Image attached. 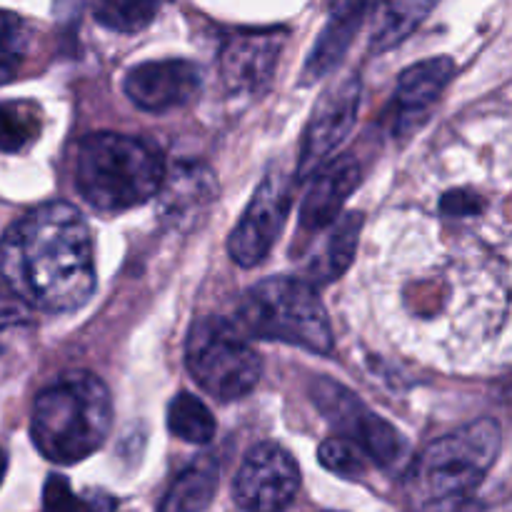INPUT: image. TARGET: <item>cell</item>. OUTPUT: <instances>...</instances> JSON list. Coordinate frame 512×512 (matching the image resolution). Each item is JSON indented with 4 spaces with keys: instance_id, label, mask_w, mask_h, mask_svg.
<instances>
[{
    "instance_id": "cell-18",
    "label": "cell",
    "mask_w": 512,
    "mask_h": 512,
    "mask_svg": "<svg viewBox=\"0 0 512 512\" xmlns=\"http://www.w3.org/2000/svg\"><path fill=\"white\" fill-rule=\"evenodd\" d=\"M218 463L210 458L198 460L190 465L165 493L160 500V510L165 512H188V510H205L215 498L218 490Z\"/></svg>"
},
{
    "instance_id": "cell-20",
    "label": "cell",
    "mask_w": 512,
    "mask_h": 512,
    "mask_svg": "<svg viewBox=\"0 0 512 512\" xmlns=\"http://www.w3.org/2000/svg\"><path fill=\"white\" fill-rule=\"evenodd\" d=\"M95 20L115 33L133 35L153 23L160 0H93Z\"/></svg>"
},
{
    "instance_id": "cell-16",
    "label": "cell",
    "mask_w": 512,
    "mask_h": 512,
    "mask_svg": "<svg viewBox=\"0 0 512 512\" xmlns=\"http://www.w3.org/2000/svg\"><path fill=\"white\" fill-rule=\"evenodd\" d=\"M328 228V238L310 255V263L305 268L303 280H308L313 288L333 283L350 268L355 250H358L360 230H363V213L338 215Z\"/></svg>"
},
{
    "instance_id": "cell-21",
    "label": "cell",
    "mask_w": 512,
    "mask_h": 512,
    "mask_svg": "<svg viewBox=\"0 0 512 512\" xmlns=\"http://www.w3.org/2000/svg\"><path fill=\"white\" fill-rule=\"evenodd\" d=\"M40 135L38 108L30 103H0V153H20Z\"/></svg>"
},
{
    "instance_id": "cell-26",
    "label": "cell",
    "mask_w": 512,
    "mask_h": 512,
    "mask_svg": "<svg viewBox=\"0 0 512 512\" xmlns=\"http://www.w3.org/2000/svg\"><path fill=\"white\" fill-rule=\"evenodd\" d=\"M23 305L20 300H8V298H0V328H8V325H15L23 320Z\"/></svg>"
},
{
    "instance_id": "cell-6",
    "label": "cell",
    "mask_w": 512,
    "mask_h": 512,
    "mask_svg": "<svg viewBox=\"0 0 512 512\" xmlns=\"http://www.w3.org/2000/svg\"><path fill=\"white\" fill-rule=\"evenodd\" d=\"M185 368L200 390L220 403H233L260 383L263 358L230 320L205 315L185 340Z\"/></svg>"
},
{
    "instance_id": "cell-8",
    "label": "cell",
    "mask_w": 512,
    "mask_h": 512,
    "mask_svg": "<svg viewBox=\"0 0 512 512\" xmlns=\"http://www.w3.org/2000/svg\"><path fill=\"white\" fill-rule=\"evenodd\" d=\"M290 200H293L290 178L278 170H270L228 238V253L240 268H255L268 258L285 228Z\"/></svg>"
},
{
    "instance_id": "cell-4",
    "label": "cell",
    "mask_w": 512,
    "mask_h": 512,
    "mask_svg": "<svg viewBox=\"0 0 512 512\" xmlns=\"http://www.w3.org/2000/svg\"><path fill=\"white\" fill-rule=\"evenodd\" d=\"M240 323L248 335L275 340L315 355L333 350V328L318 290L303 278H265L240 300Z\"/></svg>"
},
{
    "instance_id": "cell-11",
    "label": "cell",
    "mask_w": 512,
    "mask_h": 512,
    "mask_svg": "<svg viewBox=\"0 0 512 512\" xmlns=\"http://www.w3.org/2000/svg\"><path fill=\"white\" fill-rule=\"evenodd\" d=\"M203 75L190 60H148L125 73L123 90L130 103L148 113H170L193 103Z\"/></svg>"
},
{
    "instance_id": "cell-1",
    "label": "cell",
    "mask_w": 512,
    "mask_h": 512,
    "mask_svg": "<svg viewBox=\"0 0 512 512\" xmlns=\"http://www.w3.org/2000/svg\"><path fill=\"white\" fill-rule=\"evenodd\" d=\"M0 275L10 293L43 313H73L95 293L93 235L68 203L25 213L0 240Z\"/></svg>"
},
{
    "instance_id": "cell-3",
    "label": "cell",
    "mask_w": 512,
    "mask_h": 512,
    "mask_svg": "<svg viewBox=\"0 0 512 512\" xmlns=\"http://www.w3.org/2000/svg\"><path fill=\"white\" fill-rule=\"evenodd\" d=\"M165 160L148 140L93 133L78 145L75 185L90 208L125 213L163 190Z\"/></svg>"
},
{
    "instance_id": "cell-17",
    "label": "cell",
    "mask_w": 512,
    "mask_h": 512,
    "mask_svg": "<svg viewBox=\"0 0 512 512\" xmlns=\"http://www.w3.org/2000/svg\"><path fill=\"white\" fill-rule=\"evenodd\" d=\"M440 0H378L375 8V30L370 48L373 53H385L403 43L410 33H415L420 23L433 13Z\"/></svg>"
},
{
    "instance_id": "cell-23",
    "label": "cell",
    "mask_w": 512,
    "mask_h": 512,
    "mask_svg": "<svg viewBox=\"0 0 512 512\" xmlns=\"http://www.w3.org/2000/svg\"><path fill=\"white\" fill-rule=\"evenodd\" d=\"M318 460L323 468L335 475H343V478H360L365 473V463H368L363 450L343 435L325 440L318 450Z\"/></svg>"
},
{
    "instance_id": "cell-24",
    "label": "cell",
    "mask_w": 512,
    "mask_h": 512,
    "mask_svg": "<svg viewBox=\"0 0 512 512\" xmlns=\"http://www.w3.org/2000/svg\"><path fill=\"white\" fill-rule=\"evenodd\" d=\"M83 500L75 498L70 483L63 475H50L48 483L43 488V508L48 510H73L83 508Z\"/></svg>"
},
{
    "instance_id": "cell-13",
    "label": "cell",
    "mask_w": 512,
    "mask_h": 512,
    "mask_svg": "<svg viewBox=\"0 0 512 512\" xmlns=\"http://www.w3.org/2000/svg\"><path fill=\"white\" fill-rule=\"evenodd\" d=\"M455 75L453 58H428L403 70L395 90V133H415L428 120L430 108L440 100Z\"/></svg>"
},
{
    "instance_id": "cell-2",
    "label": "cell",
    "mask_w": 512,
    "mask_h": 512,
    "mask_svg": "<svg viewBox=\"0 0 512 512\" xmlns=\"http://www.w3.org/2000/svg\"><path fill=\"white\" fill-rule=\"evenodd\" d=\"M110 425L113 400L108 385L93 373H70L35 398L30 440L50 463L73 465L100 450Z\"/></svg>"
},
{
    "instance_id": "cell-25",
    "label": "cell",
    "mask_w": 512,
    "mask_h": 512,
    "mask_svg": "<svg viewBox=\"0 0 512 512\" xmlns=\"http://www.w3.org/2000/svg\"><path fill=\"white\" fill-rule=\"evenodd\" d=\"M485 208V200L470 190H453L440 200V210L445 215H478Z\"/></svg>"
},
{
    "instance_id": "cell-27",
    "label": "cell",
    "mask_w": 512,
    "mask_h": 512,
    "mask_svg": "<svg viewBox=\"0 0 512 512\" xmlns=\"http://www.w3.org/2000/svg\"><path fill=\"white\" fill-rule=\"evenodd\" d=\"M5 470H8V458H5V453L0 450V483H3L5 478Z\"/></svg>"
},
{
    "instance_id": "cell-7",
    "label": "cell",
    "mask_w": 512,
    "mask_h": 512,
    "mask_svg": "<svg viewBox=\"0 0 512 512\" xmlns=\"http://www.w3.org/2000/svg\"><path fill=\"white\" fill-rule=\"evenodd\" d=\"M310 398L318 405L323 418L343 438L358 445L365 458L373 460L378 468L393 470L408 458V440L345 385L318 378L310 388Z\"/></svg>"
},
{
    "instance_id": "cell-10",
    "label": "cell",
    "mask_w": 512,
    "mask_h": 512,
    "mask_svg": "<svg viewBox=\"0 0 512 512\" xmlns=\"http://www.w3.org/2000/svg\"><path fill=\"white\" fill-rule=\"evenodd\" d=\"M360 108V80L358 75L340 80L335 88L320 95L318 105L313 108L308 128H305L303 145L298 158V178L315 173V168L330 158V153L345 143L353 130Z\"/></svg>"
},
{
    "instance_id": "cell-22",
    "label": "cell",
    "mask_w": 512,
    "mask_h": 512,
    "mask_svg": "<svg viewBox=\"0 0 512 512\" xmlns=\"http://www.w3.org/2000/svg\"><path fill=\"white\" fill-rule=\"evenodd\" d=\"M30 48L28 23L18 13L0 10V85L20 73Z\"/></svg>"
},
{
    "instance_id": "cell-5",
    "label": "cell",
    "mask_w": 512,
    "mask_h": 512,
    "mask_svg": "<svg viewBox=\"0 0 512 512\" xmlns=\"http://www.w3.org/2000/svg\"><path fill=\"white\" fill-rule=\"evenodd\" d=\"M500 448H503V430L495 420L480 418L463 425L455 433L428 445V450L413 465L415 485L433 505L465 498L483 483L488 470L498 460Z\"/></svg>"
},
{
    "instance_id": "cell-12",
    "label": "cell",
    "mask_w": 512,
    "mask_h": 512,
    "mask_svg": "<svg viewBox=\"0 0 512 512\" xmlns=\"http://www.w3.org/2000/svg\"><path fill=\"white\" fill-rule=\"evenodd\" d=\"M288 33L263 30V33H233L220 50L223 83L235 95L263 93L273 80L280 53Z\"/></svg>"
},
{
    "instance_id": "cell-19",
    "label": "cell",
    "mask_w": 512,
    "mask_h": 512,
    "mask_svg": "<svg viewBox=\"0 0 512 512\" xmlns=\"http://www.w3.org/2000/svg\"><path fill=\"white\" fill-rule=\"evenodd\" d=\"M168 430L190 445H208L215 438V418L193 393H180L168 405Z\"/></svg>"
},
{
    "instance_id": "cell-15",
    "label": "cell",
    "mask_w": 512,
    "mask_h": 512,
    "mask_svg": "<svg viewBox=\"0 0 512 512\" xmlns=\"http://www.w3.org/2000/svg\"><path fill=\"white\" fill-rule=\"evenodd\" d=\"M373 0H333L330 18L310 50L303 68V83H315L343 63L355 33L363 25Z\"/></svg>"
},
{
    "instance_id": "cell-9",
    "label": "cell",
    "mask_w": 512,
    "mask_h": 512,
    "mask_svg": "<svg viewBox=\"0 0 512 512\" xmlns=\"http://www.w3.org/2000/svg\"><path fill=\"white\" fill-rule=\"evenodd\" d=\"M300 490L298 463L278 443H260L245 455L233 483L235 505L243 510H283Z\"/></svg>"
},
{
    "instance_id": "cell-14",
    "label": "cell",
    "mask_w": 512,
    "mask_h": 512,
    "mask_svg": "<svg viewBox=\"0 0 512 512\" xmlns=\"http://www.w3.org/2000/svg\"><path fill=\"white\" fill-rule=\"evenodd\" d=\"M363 180V170L353 155H340L335 160H325L315 168V178L300 205V230L303 233H320L340 215L350 195L358 190Z\"/></svg>"
}]
</instances>
